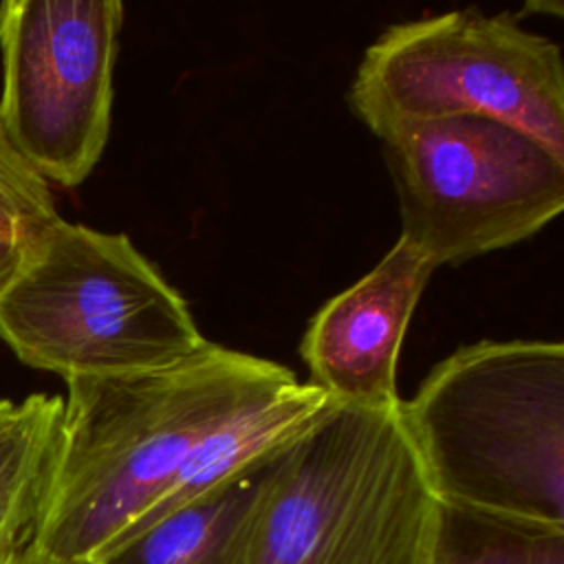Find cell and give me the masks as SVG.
Here are the masks:
<instances>
[{"label":"cell","instance_id":"5","mask_svg":"<svg viewBox=\"0 0 564 564\" xmlns=\"http://www.w3.org/2000/svg\"><path fill=\"white\" fill-rule=\"evenodd\" d=\"M348 106L379 139L476 115L511 123L564 159L562 51L511 13L456 9L388 26L366 48Z\"/></svg>","mask_w":564,"mask_h":564},{"label":"cell","instance_id":"1","mask_svg":"<svg viewBox=\"0 0 564 564\" xmlns=\"http://www.w3.org/2000/svg\"><path fill=\"white\" fill-rule=\"evenodd\" d=\"M293 379L289 366L209 341L165 370L66 381L57 460L29 549L51 564H86L209 432Z\"/></svg>","mask_w":564,"mask_h":564},{"label":"cell","instance_id":"10","mask_svg":"<svg viewBox=\"0 0 564 564\" xmlns=\"http://www.w3.org/2000/svg\"><path fill=\"white\" fill-rule=\"evenodd\" d=\"M64 399L33 392L0 399V564L29 546L51 487Z\"/></svg>","mask_w":564,"mask_h":564},{"label":"cell","instance_id":"9","mask_svg":"<svg viewBox=\"0 0 564 564\" xmlns=\"http://www.w3.org/2000/svg\"><path fill=\"white\" fill-rule=\"evenodd\" d=\"M337 403L297 379L258 397L209 432L187 456L170 485L108 544L128 538L205 494L258 469L293 438L324 419ZM106 544V546H108ZM99 553V551H97Z\"/></svg>","mask_w":564,"mask_h":564},{"label":"cell","instance_id":"14","mask_svg":"<svg viewBox=\"0 0 564 564\" xmlns=\"http://www.w3.org/2000/svg\"><path fill=\"white\" fill-rule=\"evenodd\" d=\"M13 564H51V562H46L44 557H40L35 551H31L29 546L15 557V562Z\"/></svg>","mask_w":564,"mask_h":564},{"label":"cell","instance_id":"2","mask_svg":"<svg viewBox=\"0 0 564 564\" xmlns=\"http://www.w3.org/2000/svg\"><path fill=\"white\" fill-rule=\"evenodd\" d=\"M401 427L438 502L564 529V346L476 341L438 361Z\"/></svg>","mask_w":564,"mask_h":564},{"label":"cell","instance_id":"3","mask_svg":"<svg viewBox=\"0 0 564 564\" xmlns=\"http://www.w3.org/2000/svg\"><path fill=\"white\" fill-rule=\"evenodd\" d=\"M436 524L399 405H335L262 465L240 564H430Z\"/></svg>","mask_w":564,"mask_h":564},{"label":"cell","instance_id":"4","mask_svg":"<svg viewBox=\"0 0 564 564\" xmlns=\"http://www.w3.org/2000/svg\"><path fill=\"white\" fill-rule=\"evenodd\" d=\"M0 339L64 381L178 366L209 339L126 234L59 220L0 291Z\"/></svg>","mask_w":564,"mask_h":564},{"label":"cell","instance_id":"12","mask_svg":"<svg viewBox=\"0 0 564 564\" xmlns=\"http://www.w3.org/2000/svg\"><path fill=\"white\" fill-rule=\"evenodd\" d=\"M430 564H564V529L438 502Z\"/></svg>","mask_w":564,"mask_h":564},{"label":"cell","instance_id":"13","mask_svg":"<svg viewBox=\"0 0 564 564\" xmlns=\"http://www.w3.org/2000/svg\"><path fill=\"white\" fill-rule=\"evenodd\" d=\"M59 220L51 185L0 130V291L33 258Z\"/></svg>","mask_w":564,"mask_h":564},{"label":"cell","instance_id":"6","mask_svg":"<svg viewBox=\"0 0 564 564\" xmlns=\"http://www.w3.org/2000/svg\"><path fill=\"white\" fill-rule=\"evenodd\" d=\"M381 143L401 238L434 269L513 247L564 209V159L511 123L445 117L394 128Z\"/></svg>","mask_w":564,"mask_h":564},{"label":"cell","instance_id":"8","mask_svg":"<svg viewBox=\"0 0 564 564\" xmlns=\"http://www.w3.org/2000/svg\"><path fill=\"white\" fill-rule=\"evenodd\" d=\"M436 269L405 238L308 322L300 355L308 383L337 405H399L397 361L412 313Z\"/></svg>","mask_w":564,"mask_h":564},{"label":"cell","instance_id":"11","mask_svg":"<svg viewBox=\"0 0 564 564\" xmlns=\"http://www.w3.org/2000/svg\"><path fill=\"white\" fill-rule=\"evenodd\" d=\"M260 469L104 546L86 564H240Z\"/></svg>","mask_w":564,"mask_h":564},{"label":"cell","instance_id":"7","mask_svg":"<svg viewBox=\"0 0 564 564\" xmlns=\"http://www.w3.org/2000/svg\"><path fill=\"white\" fill-rule=\"evenodd\" d=\"M121 26L119 0L0 4V130L48 185H82L106 150Z\"/></svg>","mask_w":564,"mask_h":564}]
</instances>
